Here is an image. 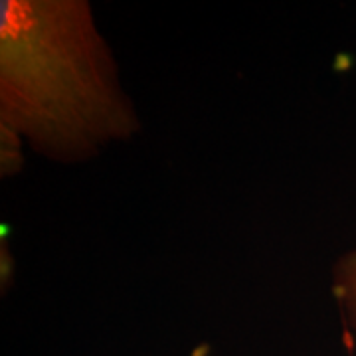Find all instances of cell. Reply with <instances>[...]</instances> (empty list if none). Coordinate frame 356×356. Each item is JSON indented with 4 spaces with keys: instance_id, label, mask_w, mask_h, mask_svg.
<instances>
[{
    "instance_id": "cell-1",
    "label": "cell",
    "mask_w": 356,
    "mask_h": 356,
    "mask_svg": "<svg viewBox=\"0 0 356 356\" xmlns=\"http://www.w3.org/2000/svg\"><path fill=\"white\" fill-rule=\"evenodd\" d=\"M140 129L86 0L0 2L2 172L28 145L56 163H83Z\"/></svg>"
},
{
    "instance_id": "cell-2",
    "label": "cell",
    "mask_w": 356,
    "mask_h": 356,
    "mask_svg": "<svg viewBox=\"0 0 356 356\" xmlns=\"http://www.w3.org/2000/svg\"><path fill=\"white\" fill-rule=\"evenodd\" d=\"M332 293L344 323L356 332V245L334 264Z\"/></svg>"
}]
</instances>
